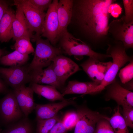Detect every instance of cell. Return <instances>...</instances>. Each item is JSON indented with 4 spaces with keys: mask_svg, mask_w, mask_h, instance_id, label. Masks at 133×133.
<instances>
[{
    "mask_svg": "<svg viewBox=\"0 0 133 133\" xmlns=\"http://www.w3.org/2000/svg\"><path fill=\"white\" fill-rule=\"evenodd\" d=\"M1 130L0 129V133H1Z\"/></svg>",
    "mask_w": 133,
    "mask_h": 133,
    "instance_id": "cell-38",
    "label": "cell"
},
{
    "mask_svg": "<svg viewBox=\"0 0 133 133\" xmlns=\"http://www.w3.org/2000/svg\"><path fill=\"white\" fill-rule=\"evenodd\" d=\"M12 90L9 91L0 100V119L7 125L24 117Z\"/></svg>",
    "mask_w": 133,
    "mask_h": 133,
    "instance_id": "cell-6",
    "label": "cell"
},
{
    "mask_svg": "<svg viewBox=\"0 0 133 133\" xmlns=\"http://www.w3.org/2000/svg\"><path fill=\"white\" fill-rule=\"evenodd\" d=\"M17 9L12 24L13 38L15 41L22 37L32 38L34 35L30 31L27 22L20 7L14 4Z\"/></svg>",
    "mask_w": 133,
    "mask_h": 133,
    "instance_id": "cell-18",
    "label": "cell"
},
{
    "mask_svg": "<svg viewBox=\"0 0 133 133\" xmlns=\"http://www.w3.org/2000/svg\"><path fill=\"white\" fill-rule=\"evenodd\" d=\"M7 84L0 78V93H7L9 91Z\"/></svg>",
    "mask_w": 133,
    "mask_h": 133,
    "instance_id": "cell-35",
    "label": "cell"
},
{
    "mask_svg": "<svg viewBox=\"0 0 133 133\" xmlns=\"http://www.w3.org/2000/svg\"><path fill=\"white\" fill-rule=\"evenodd\" d=\"M9 3L7 0H0V21L9 8Z\"/></svg>",
    "mask_w": 133,
    "mask_h": 133,
    "instance_id": "cell-34",
    "label": "cell"
},
{
    "mask_svg": "<svg viewBox=\"0 0 133 133\" xmlns=\"http://www.w3.org/2000/svg\"><path fill=\"white\" fill-rule=\"evenodd\" d=\"M52 63L55 74L59 81L64 85L66 80L70 76L82 70L73 61L62 54L54 57Z\"/></svg>",
    "mask_w": 133,
    "mask_h": 133,
    "instance_id": "cell-12",
    "label": "cell"
},
{
    "mask_svg": "<svg viewBox=\"0 0 133 133\" xmlns=\"http://www.w3.org/2000/svg\"><path fill=\"white\" fill-rule=\"evenodd\" d=\"M58 0H53L48 9L46 15L41 36L47 38L55 46L58 41L59 24L57 12Z\"/></svg>",
    "mask_w": 133,
    "mask_h": 133,
    "instance_id": "cell-10",
    "label": "cell"
},
{
    "mask_svg": "<svg viewBox=\"0 0 133 133\" xmlns=\"http://www.w3.org/2000/svg\"><path fill=\"white\" fill-rule=\"evenodd\" d=\"M100 84L93 81L83 82L73 80L69 81L61 92L64 96L70 94H81L82 96L87 94Z\"/></svg>",
    "mask_w": 133,
    "mask_h": 133,
    "instance_id": "cell-19",
    "label": "cell"
},
{
    "mask_svg": "<svg viewBox=\"0 0 133 133\" xmlns=\"http://www.w3.org/2000/svg\"><path fill=\"white\" fill-rule=\"evenodd\" d=\"M75 99H66L58 103L36 104L34 110L36 120L49 119L55 116L60 110L67 106L74 104L73 100Z\"/></svg>",
    "mask_w": 133,
    "mask_h": 133,
    "instance_id": "cell-16",
    "label": "cell"
},
{
    "mask_svg": "<svg viewBox=\"0 0 133 133\" xmlns=\"http://www.w3.org/2000/svg\"><path fill=\"white\" fill-rule=\"evenodd\" d=\"M4 54V52L3 50L0 48V58L3 56Z\"/></svg>",
    "mask_w": 133,
    "mask_h": 133,
    "instance_id": "cell-37",
    "label": "cell"
},
{
    "mask_svg": "<svg viewBox=\"0 0 133 133\" xmlns=\"http://www.w3.org/2000/svg\"><path fill=\"white\" fill-rule=\"evenodd\" d=\"M31 39L27 37H22L17 39L13 46L14 48L20 53L28 55L34 53V50L30 42Z\"/></svg>",
    "mask_w": 133,
    "mask_h": 133,
    "instance_id": "cell-25",
    "label": "cell"
},
{
    "mask_svg": "<svg viewBox=\"0 0 133 133\" xmlns=\"http://www.w3.org/2000/svg\"><path fill=\"white\" fill-rule=\"evenodd\" d=\"M32 122L28 117L21 119L7 125L0 133H33Z\"/></svg>",
    "mask_w": 133,
    "mask_h": 133,
    "instance_id": "cell-22",
    "label": "cell"
},
{
    "mask_svg": "<svg viewBox=\"0 0 133 133\" xmlns=\"http://www.w3.org/2000/svg\"><path fill=\"white\" fill-rule=\"evenodd\" d=\"M108 32L114 39L123 43L126 50L133 48V21L126 22L124 16L112 21L108 26Z\"/></svg>",
    "mask_w": 133,
    "mask_h": 133,
    "instance_id": "cell-5",
    "label": "cell"
},
{
    "mask_svg": "<svg viewBox=\"0 0 133 133\" xmlns=\"http://www.w3.org/2000/svg\"><path fill=\"white\" fill-rule=\"evenodd\" d=\"M112 64V62H103L89 57L80 66L92 81L100 84Z\"/></svg>",
    "mask_w": 133,
    "mask_h": 133,
    "instance_id": "cell-13",
    "label": "cell"
},
{
    "mask_svg": "<svg viewBox=\"0 0 133 133\" xmlns=\"http://www.w3.org/2000/svg\"><path fill=\"white\" fill-rule=\"evenodd\" d=\"M67 131L62 120L60 119L48 133H66Z\"/></svg>",
    "mask_w": 133,
    "mask_h": 133,
    "instance_id": "cell-33",
    "label": "cell"
},
{
    "mask_svg": "<svg viewBox=\"0 0 133 133\" xmlns=\"http://www.w3.org/2000/svg\"><path fill=\"white\" fill-rule=\"evenodd\" d=\"M123 118L126 126L133 128V108L123 107Z\"/></svg>",
    "mask_w": 133,
    "mask_h": 133,
    "instance_id": "cell-32",
    "label": "cell"
},
{
    "mask_svg": "<svg viewBox=\"0 0 133 133\" xmlns=\"http://www.w3.org/2000/svg\"><path fill=\"white\" fill-rule=\"evenodd\" d=\"M32 39L36 47L33 59L28 66L30 72L47 67L54 57L64 53L60 48L53 46L48 39H43L40 36L34 35Z\"/></svg>",
    "mask_w": 133,
    "mask_h": 133,
    "instance_id": "cell-3",
    "label": "cell"
},
{
    "mask_svg": "<svg viewBox=\"0 0 133 133\" xmlns=\"http://www.w3.org/2000/svg\"><path fill=\"white\" fill-rule=\"evenodd\" d=\"M78 119L73 133H95L97 122L105 116L84 107L78 108Z\"/></svg>",
    "mask_w": 133,
    "mask_h": 133,
    "instance_id": "cell-9",
    "label": "cell"
},
{
    "mask_svg": "<svg viewBox=\"0 0 133 133\" xmlns=\"http://www.w3.org/2000/svg\"><path fill=\"white\" fill-rule=\"evenodd\" d=\"M106 54L112 58V64L106 72L101 83L92 90L89 94L93 95L101 92L116 79L120 69L127 62L133 59V56H128L122 43L114 41L107 45Z\"/></svg>",
    "mask_w": 133,
    "mask_h": 133,
    "instance_id": "cell-2",
    "label": "cell"
},
{
    "mask_svg": "<svg viewBox=\"0 0 133 133\" xmlns=\"http://www.w3.org/2000/svg\"><path fill=\"white\" fill-rule=\"evenodd\" d=\"M74 0H60L58 1L57 7V12L59 22V28L58 40L67 30L70 23L73 14Z\"/></svg>",
    "mask_w": 133,
    "mask_h": 133,
    "instance_id": "cell-17",
    "label": "cell"
},
{
    "mask_svg": "<svg viewBox=\"0 0 133 133\" xmlns=\"http://www.w3.org/2000/svg\"><path fill=\"white\" fill-rule=\"evenodd\" d=\"M106 87L107 91L105 98L106 100L113 99L123 107L133 108V92L124 88L116 78Z\"/></svg>",
    "mask_w": 133,
    "mask_h": 133,
    "instance_id": "cell-11",
    "label": "cell"
},
{
    "mask_svg": "<svg viewBox=\"0 0 133 133\" xmlns=\"http://www.w3.org/2000/svg\"><path fill=\"white\" fill-rule=\"evenodd\" d=\"M29 55L22 54L15 50L0 58V64L10 67L21 66L25 65L29 59Z\"/></svg>",
    "mask_w": 133,
    "mask_h": 133,
    "instance_id": "cell-23",
    "label": "cell"
},
{
    "mask_svg": "<svg viewBox=\"0 0 133 133\" xmlns=\"http://www.w3.org/2000/svg\"><path fill=\"white\" fill-rule=\"evenodd\" d=\"M0 76L13 89L31 82V74L28 66L0 67Z\"/></svg>",
    "mask_w": 133,
    "mask_h": 133,
    "instance_id": "cell-7",
    "label": "cell"
},
{
    "mask_svg": "<svg viewBox=\"0 0 133 133\" xmlns=\"http://www.w3.org/2000/svg\"><path fill=\"white\" fill-rule=\"evenodd\" d=\"M119 76L120 82L123 84L133 79V59L127 66L120 70Z\"/></svg>",
    "mask_w": 133,
    "mask_h": 133,
    "instance_id": "cell-27",
    "label": "cell"
},
{
    "mask_svg": "<svg viewBox=\"0 0 133 133\" xmlns=\"http://www.w3.org/2000/svg\"><path fill=\"white\" fill-rule=\"evenodd\" d=\"M122 1L125 11V21L127 22L133 21V0H123Z\"/></svg>",
    "mask_w": 133,
    "mask_h": 133,
    "instance_id": "cell-31",
    "label": "cell"
},
{
    "mask_svg": "<svg viewBox=\"0 0 133 133\" xmlns=\"http://www.w3.org/2000/svg\"><path fill=\"white\" fill-rule=\"evenodd\" d=\"M15 13L9 8L0 21V42H6L13 38L12 24Z\"/></svg>",
    "mask_w": 133,
    "mask_h": 133,
    "instance_id": "cell-20",
    "label": "cell"
},
{
    "mask_svg": "<svg viewBox=\"0 0 133 133\" xmlns=\"http://www.w3.org/2000/svg\"><path fill=\"white\" fill-rule=\"evenodd\" d=\"M31 73V83L50 85L54 87L57 89L61 90V92L65 87L59 81L55 74L52 63L44 69L38 70Z\"/></svg>",
    "mask_w": 133,
    "mask_h": 133,
    "instance_id": "cell-15",
    "label": "cell"
},
{
    "mask_svg": "<svg viewBox=\"0 0 133 133\" xmlns=\"http://www.w3.org/2000/svg\"><path fill=\"white\" fill-rule=\"evenodd\" d=\"M116 1L78 0L73 3V13L77 25L94 48L109 43L107 40L110 9Z\"/></svg>",
    "mask_w": 133,
    "mask_h": 133,
    "instance_id": "cell-1",
    "label": "cell"
},
{
    "mask_svg": "<svg viewBox=\"0 0 133 133\" xmlns=\"http://www.w3.org/2000/svg\"><path fill=\"white\" fill-rule=\"evenodd\" d=\"M60 119L57 115L51 118L37 120L36 133H48Z\"/></svg>",
    "mask_w": 133,
    "mask_h": 133,
    "instance_id": "cell-26",
    "label": "cell"
},
{
    "mask_svg": "<svg viewBox=\"0 0 133 133\" xmlns=\"http://www.w3.org/2000/svg\"><path fill=\"white\" fill-rule=\"evenodd\" d=\"M114 110L112 116L109 117L105 116L104 118L109 122L115 133H129L128 127L120 113L119 106Z\"/></svg>",
    "mask_w": 133,
    "mask_h": 133,
    "instance_id": "cell-24",
    "label": "cell"
},
{
    "mask_svg": "<svg viewBox=\"0 0 133 133\" xmlns=\"http://www.w3.org/2000/svg\"><path fill=\"white\" fill-rule=\"evenodd\" d=\"M59 40L60 47H59L65 53L70 56L74 55L76 57L87 56L102 62L111 57L109 55L95 51L87 43L75 38L67 30L63 33Z\"/></svg>",
    "mask_w": 133,
    "mask_h": 133,
    "instance_id": "cell-4",
    "label": "cell"
},
{
    "mask_svg": "<svg viewBox=\"0 0 133 133\" xmlns=\"http://www.w3.org/2000/svg\"><path fill=\"white\" fill-rule=\"evenodd\" d=\"M29 86L34 92L39 96L45 98L49 100L54 101L66 100L61 93L54 87L49 85H44L31 83Z\"/></svg>",
    "mask_w": 133,
    "mask_h": 133,
    "instance_id": "cell-21",
    "label": "cell"
},
{
    "mask_svg": "<svg viewBox=\"0 0 133 133\" xmlns=\"http://www.w3.org/2000/svg\"><path fill=\"white\" fill-rule=\"evenodd\" d=\"M32 6L38 11L44 12L51 4V0H27Z\"/></svg>",
    "mask_w": 133,
    "mask_h": 133,
    "instance_id": "cell-30",
    "label": "cell"
},
{
    "mask_svg": "<svg viewBox=\"0 0 133 133\" xmlns=\"http://www.w3.org/2000/svg\"><path fill=\"white\" fill-rule=\"evenodd\" d=\"M14 4L21 8L27 22L31 32L34 35L41 36L46 13L37 10L27 1V0H15Z\"/></svg>",
    "mask_w": 133,
    "mask_h": 133,
    "instance_id": "cell-8",
    "label": "cell"
},
{
    "mask_svg": "<svg viewBox=\"0 0 133 133\" xmlns=\"http://www.w3.org/2000/svg\"><path fill=\"white\" fill-rule=\"evenodd\" d=\"M95 133H115L109 122L105 118L100 120L97 123Z\"/></svg>",
    "mask_w": 133,
    "mask_h": 133,
    "instance_id": "cell-29",
    "label": "cell"
},
{
    "mask_svg": "<svg viewBox=\"0 0 133 133\" xmlns=\"http://www.w3.org/2000/svg\"><path fill=\"white\" fill-rule=\"evenodd\" d=\"M78 119L77 112L71 111L66 113L62 120L67 131L70 130L74 128Z\"/></svg>",
    "mask_w": 133,
    "mask_h": 133,
    "instance_id": "cell-28",
    "label": "cell"
},
{
    "mask_svg": "<svg viewBox=\"0 0 133 133\" xmlns=\"http://www.w3.org/2000/svg\"><path fill=\"white\" fill-rule=\"evenodd\" d=\"M12 91L25 117H28L34 110L36 104L33 90L30 86L24 85L13 89Z\"/></svg>",
    "mask_w": 133,
    "mask_h": 133,
    "instance_id": "cell-14",
    "label": "cell"
},
{
    "mask_svg": "<svg viewBox=\"0 0 133 133\" xmlns=\"http://www.w3.org/2000/svg\"><path fill=\"white\" fill-rule=\"evenodd\" d=\"M122 85L120 84L124 88L130 91L133 89V79L129 81L124 84H123Z\"/></svg>",
    "mask_w": 133,
    "mask_h": 133,
    "instance_id": "cell-36",
    "label": "cell"
}]
</instances>
